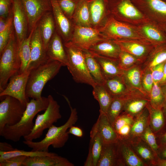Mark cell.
Listing matches in <instances>:
<instances>
[{
  "label": "cell",
  "instance_id": "obj_1",
  "mask_svg": "<svg viewBox=\"0 0 166 166\" xmlns=\"http://www.w3.org/2000/svg\"><path fill=\"white\" fill-rule=\"evenodd\" d=\"M49 104L47 97H42L39 99H32L26 104V108L20 120L12 126H5L0 136L13 142L19 141L22 137L29 135L34 125L33 119L39 112L45 111Z\"/></svg>",
  "mask_w": 166,
  "mask_h": 166
},
{
  "label": "cell",
  "instance_id": "obj_2",
  "mask_svg": "<svg viewBox=\"0 0 166 166\" xmlns=\"http://www.w3.org/2000/svg\"><path fill=\"white\" fill-rule=\"evenodd\" d=\"M70 109V114L67 121L63 125L57 127L53 124L50 127L44 138L38 142L24 140L23 143L32 148V151L49 152V148L51 145L54 148H60L63 147L68 140L69 134L67 130L75 124L78 120L76 109L71 106L68 98L63 96Z\"/></svg>",
  "mask_w": 166,
  "mask_h": 166
},
{
  "label": "cell",
  "instance_id": "obj_3",
  "mask_svg": "<svg viewBox=\"0 0 166 166\" xmlns=\"http://www.w3.org/2000/svg\"><path fill=\"white\" fill-rule=\"evenodd\" d=\"M63 66L59 61L49 58L32 70L28 77L26 89L27 98L36 100L41 99L45 85L57 74Z\"/></svg>",
  "mask_w": 166,
  "mask_h": 166
},
{
  "label": "cell",
  "instance_id": "obj_4",
  "mask_svg": "<svg viewBox=\"0 0 166 166\" xmlns=\"http://www.w3.org/2000/svg\"><path fill=\"white\" fill-rule=\"evenodd\" d=\"M0 92L6 88L9 80L18 73L21 62L19 53V44L15 31L0 54Z\"/></svg>",
  "mask_w": 166,
  "mask_h": 166
},
{
  "label": "cell",
  "instance_id": "obj_5",
  "mask_svg": "<svg viewBox=\"0 0 166 166\" xmlns=\"http://www.w3.org/2000/svg\"><path fill=\"white\" fill-rule=\"evenodd\" d=\"M63 44L68 58L66 66L73 80L94 87L96 82L88 69L83 50L67 42Z\"/></svg>",
  "mask_w": 166,
  "mask_h": 166
},
{
  "label": "cell",
  "instance_id": "obj_6",
  "mask_svg": "<svg viewBox=\"0 0 166 166\" xmlns=\"http://www.w3.org/2000/svg\"><path fill=\"white\" fill-rule=\"evenodd\" d=\"M48 105L44 112L37 115L34 127L31 133L23 138L25 140L33 141L40 138L44 131L49 129L61 118L60 106L51 95L48 96Z\"/></svg>",
  "mask_w": 166,
  "mask_h": 166
},
{
  "label": "cell",
  "instance_id": "obj_7",
  "mask_svg": "<svg viewBox=\"0 0 166 166\" xmlns=\"http://www.w3.org/2000/svg\"><path fill=\"white\" fill-rule=\"evenodd\" d=\"M98 30L108 39L145 40L141 39V35L134 29L117 20L112 16L108 17Z\"/></svg>",
  "mask_w": 166,
  "mask_h": 166
},
{
  "label": "cell",
  "instance_id": "obj_8",
  "mask_svg": "<svg viewBox=\"0 0 166 166\" xmlns=\"http://www.w3.org/2000/svg\"><path fill=\"white\" fill-rule=\"evenodd\" d=\"M2 97L4 98L0 103V132L5 126H12L19 122L26 106L13 97Z\"/></svg>",
  "mask_w": 166,
  "mask_h": 166
},
{
  "label": "cell",
  "instance_id": "obj_9",
  "mask_svg": "<svg viewBox=\"0 0 166 166\" xmlns=\"http://www.w3.org/2000/svg\"><path fill=\"white\" fill-rule=\"evenodd\" d=\"M107 39L98 29L74 25L71 39L67 42L83 50H88L97 42Z\"/></svg>",
  "mask_w": 166,
  "mask_h": 166
},
{
  "label": "cell",
  "instance_id": "obj_10",
  "mask_svg": "<svg viewBox=\"0 0 166 166\" xmlns=\"http://www.w3.org/2000/svg\"><path fill=\"white\" fill-rule=\"evenodd\" d=\"M27 18L29 34L41 18L52 11L51 0H21Z\"/></svg>",
  "mask_w": 166,
  "mask_h": 166
},
{
  "label": "cell",
  "instance_id": "obj_11",
  "mask_svg": "<svg viewBox=\"0 0 166 166\" xmlns=\"http://www.w3.org/2000/svg\"><path fill=\"white\" fill-rule=\"evenodd\" d=\"M30 71L26 70L12 77L4 89L0 92V97L9 96L18 100L26 105L29 102L26 95V89L28 77Z\"/></svg>",
  "mask_w": 166,
  "mask_h": 166
},
{
  "label": "cell",
  "instance_id": "obj_12",
  "mask_svg": "<svg viewBox=\"0 0 166 166\" xmlns=\"http://www.w3.org/2000/svg\"><path fill=\"white\" fill-rule=\"evenodd\" d=\"M30 57L26 70L31 71L47 61L49 58L41 37L38 24L30 41Z\"/></svg>",
  "mask_w": 166,
  "mask_h": 166
},
{
  "label": "cell",
  "instance_id": "obj_13",
  "mask_svg": "<svg viewBox=\"0 0 166 166\" xmlns=\"http://www.w3.org/2000/svg\"><path fill=\"white\" fill-rule=\"evenodd\" d=\"M109 5L110 13L117 20L124 18L139 20L144 17L131 0H109Z\"/></svg>",
  "mask_w": 166,
  "mask_h": 166
},
{
  "label": "cell",
  "instance_id": "obj_14",
  "mask_svg": "<svg viewBox=\"0 0 166 166\" xmlns=\"http://www.w3.org/2000/svg\"><path fill=\"white\" fill-rule=\"evenodd\" d=\"M113 41L119 45L122 50L132 55L142 64L155 46L146 40L124 39Z\"/></svg>",
  "mask_w": 166,
  "mask_h": 166
},
{
  "label": "cell",
  "instance_id": "obj_15",
  "mask_svg": "<svg viewBox=\"0 0 166 166\" xmlns=\"http://www.w3.org/2000/svg\"><path fill=\"white\" fill-rule=\"evenodd\" d=\"M12 2L13 24L19 44L29 34L28 21L21 0H12Z\"/></svg>",
  "mask_w": 166,
  "mask_h": 166
},
{
  "label": "cell",
  "instance_id": "obj_16",
  "mask_svg": "<svg viewBox=\"0 0 166 166\" xmlns=\"http://www.w3.org/2000/svg\"><path fill=\"white\" fill-rule=\"evenodd\" d=\"M52 11L57 31L64 43L70 41L73 33L74 25L60 8L57 0H51Z\"/></svg>",
  "mask_w": 166,
  "mask_h": 166
},
{
  "label": "cell",
  "instance_id": "obj_17",
  "mask_svg": "<svg viewBox=\"0 0 166 166\" xmlns=\"http://www.w3.org/2000/svg\"><path fill=\"white\" fill-rule=\"evenodd\" d=\"M140 11L153 13L155 22L166 25V2L163 0H131Z\"/></svg>",
  "mask_w": 166,
  "mask_h": 166
},
{
  "label": "cell",
  "instance_id": "obj_18",
  "mask_svg": "<svg viewBox=\"0 0 166 166\" xmlns=\"http://www.w3.org/2000/svg\"><path fill=\"white\" fill-rule=\"evenodd\" d=\"M89 9L91 27L98 29L110 13L109 0H89Z\"/></svg>",
  "mask_w": 166,
  "mask_h": 166
},
{
  "label": "cell",
  "instance_id": "obj_19",
  "mask_svg": "<svg viewBox=\"0 0 166 166\" xmlns=\"http://www.w3.org/2000/svg\"><path fill=\"white\" fill-rule=\"evenodd\" d=\"M125 97L123 111L135 118L149 103L148 96L136 90Z\"/></svg>",
  "mask_w": 166,
  "mask_h": 166
},
{
  "label": "cell",
  "instance_id": "obj_20",
  "mask_svg": "<svg viewBox=\"0 0 166 166\" xmlns=\"http://www.w3.org/2000/svg\"><path fill=\"white\" fill-rule=\"evenodd\" d=\"M124 166L121 157L119 140L104 144L97 166Z\"/></svg>",
  "mask_w": 166,
  "mask_h": 166
},
{
  "label": "cell",
  "instance_id": "obj_21",
  "mask_svg": "<svg viewBox=\"0 0 166 166\" xmlns=\"http://www.w3.org/2000/svg\"><path fill=\"white\" fill-rule=\"evenodd\" d=\"M126 141L146 166H155L158 158L156 154L140 137L131 138Z\"/></svg>",
  "mask_w": 166,
  "mask_h": 166
},
{
  "label": "cell",
  "instance_id": "obj_22",
  "mask_svg": "<svg viewBox=\"0 0 166 166\" xmlns=\"http://www.w3.org/2000/svg\"><path fill=\"white\" fill-rule=\"evenodd\" d=\"M89 153L85 166H97L104 145L102 139L93 125L90 132Z\"/></svg>",
  "mask_w": 166,
  "mask_h": 166
},
{
  "label": "cell",
  "instance_id": "obj_23",
  "mask_svg": "<svg viewBox=\"0 0 166 166\" xmlns=\"http://www.w3.org/2000/svg\"><path fill=\"white\" fill-rule=\"evenodd\" d=\"M62 40L56 30L48 45L47 53L49 59L59 61L64 66H66L67 56Z\"/></svg>",
  "mask_w": 166,
  "mask_h": 166
},
{
  "label": "cell",
  "instance_id": "obj_24",
  "mask_svg": "<svg viewBox=\"0 0 166 166\" xmlns=\"http://www.w3.org/2000/svg\"><path fill=\"white\" fill-rule=\"evenodd\" d=\"M66 158L56 154L27 157L22 166H74Z\"/></svg>",
  "mask_w": 166,
  "mask_h": 166
},
{
  "label": "cell",
  "instance_id": "obj_25",
  "mask_svg": "<svg viewBox=\"0 0 166 166\" xmlns=\"http://www.w3.org/2000/svg\"><path fill=\"white\" fill-rule=\"evenodd\" d=\"M94 125L101 137L104 144L117 142L119 140L114 128L106 114L100 113Z\"/></svg>",
  "mask_w": 166,
  "mask_h": 166
},
{
  "label": "cell",
  "instance_id": "obj_26",
  "mask_svg": "<svg viewBox=\"0 0 166 166\" xmlns=\"http://www.w3.org/2000/svg\"><path fill=\"white\" fill-rule=\"evenodd\" d=\"M103 85L113 98L126 97L136 90L131 89L122 75L105 79Z\"/></svg>",
  "mask_w": 166,
  "mask_h": 166
},
{
  "label": "cell",
  "instance_id": "obj_27",
  "mask_svg": "<svg viewBox=\"0 0 166 166\" xmlns=\"http://www.w3.org/2000/svg\"><path fill=\"white\" fill-rule=\"evenodd\" d=\"M88 50L102 56L118 60L121 50L119 45L113 40L107 39L97 42Z\"/></svg>",
  "mask_w": 166,
  "mask_h": 166
},
{
  "label": "cell",
  "instance_id": "obj_28",
  "mask_svg": "<svg viewBox=\"0 0 166 166\" xmlns=\"http://www.w3.org/2000/svg\"><path fill=\"white\" fill-rule=\"evenodd\" d=\"M90 52L99 63L105 79L122 75L123 70L120 67L118 60Z\"/></svg>",
  "mask_w": 166,
  "mask_h": 166
},
{
  "label": "cell",
  "instance_id": "obj_29",
  "mask_svg": "<svg viewBox=\"0 0 166 166\" xmlns=\"http://www.w3.org/2000/svg\"><path fill=\"white\" fill-rule=\"evenodd\" d=\"M38 26L44 47L46 50L56 30L52 11L49 12L44 14L39 20Z\"/></svg>",
  "mask_w": 166,
  "mask_h": 166
},
{
  "label": "cell",
  "instance_id": "obj_30",
  "mask_svg": "<svg viewBox=\"0 0 166 166\" xmlns=\"http://www.w3.org/2000/svg\"><path fill=\"white\" fill-rule=\"evenodd\" d=\"M134 118L123 113L117 118L113 126L117 135L118 140L126 141L129 138Z\"/></svg>",
  "mask_w": 166,
  "mask_h": 166
},
{
  "label": "cell",
  "instance_id": "obj_31",
  "mask_svg": "<svg viewBox=\"0 0 166 166\" xmlns=\"http://www.w3.org/2000/svg\"><path fill=\"white\" fill-rule=\"evenodd\" d=\"M142 72L141 64L137 65L128 69L123 70L122 76L131 89L138 90L147 95L141 85Z\"/></svg>",
  "mask_w": 166,
  "mask_h": 166
},
{
  "label": "cell",
  "instance_id": "obj_32",
  "mask_svg": "<svg viewBox=\"0 0 166 166\" xmlns=\"http://www.w3.org/2000/svg\"><path fill=\"white\" fill-rule=\"evenodd\" d=\"M89 1H78L72 19L74 25L91 27L89 9Z\"/></svg>",
  "mask_w": 166,
  "mask_h": 166
},
{
  "label": "cell",
  "instance_id": "obj_33",
  "mask_svg": "<svg viewBox=\"0 0 166 166\" xmlns=\"http://www.w3.org/2000/svg\"><path fill=\"white\" fill-rule=\"evenodd\" d=\"M141 30L148 38L147 40L154 46L166 43V35L157 23L145 24L141 27Z\"/></svg>",
  "mask_w": 166,
  "mask_h": 166
},
{
  "label": "cell",
  "instance_id": "obj_34",
  "mask_svg": "<svg viewBox=\"0 0 166 166\" xmlns=\"http://www.w3.org/2000/svg\"><path fill=\"white\" fill-rule=\"evenodd\" d=\"M166 61V43L156 45L141 64L142 68L151 69Z\"/></svg>",
  "mask_w": 166,
  "mask_h": 166
},
{
  "label": "cell",
  "instance_id": "obj_35",
  "mask_svg": "<svg viewBox=\"0 0 166 166\" xmlns=\"http://www.w3.org/2000/svg\"><path fill=\"white\" fill-rule=\"evenodd\" d=\"M93 94L98 102L100 113L106 114L113 97L106 89L103 84L96 83L93 87Z\"/></svg>",
  "mask_w": 166,
  "mask_h": 166
},
{
  "label": "cell",
  "instance_id": "obj_36",
  "mask_svg": "<svg viewBox=\"0 0 166 166\" xmlns=\"http://www.w3.org/2000/svg\"><path fill=\"white\" fill-rule=\"evenodd\" d=\"M119 141L121 155L124 166H146L127 142L120 140Z\"/></svg>",
  "mask_w": 166,
  "mask_h": 166
},
{
  "label": "cell",
  "instance_id": "obj_37",
  "mask_svg": "<svg viewBox=\"0 0 166 166\" xmlns=\"http://www.w3.org/2000/svg\"><path fill=\"white\" fill-rule=\"evenodd\" d=\"M149 112L146 106L142 111L134 118L130 136L127 140L134 137L140 136L149 125Z\"/></svg>",
  "mask_w": 166,
  "mask_h": 166
},
{
  "label": "cell",
  "instance_id": "obj_38",
  "mask_svg": "<svg viewBox=\"0 0 166 166\" xmlns=\"http://www.w3.org/2000/svg\"><path fill=\"white\" fill-rule=\"evenodd\" d=\"M147 107L149 114V126L156 135L166 126L164 117L161 109L152 107L149 103Z\"/></svg>",
  "mask_w": 166,
  "mask_h": 166
},
{
  "label": "cell",
  "instance_id": "obj_39",
  "mask_svg": "<svg viewBox=\"0 0 166 166\" xmlns=\"http://www.w3.org/2000/svg\"><path fill=\"white\" fill-rule=\"evenodd\" d=\"M88 69L91 76L97 83L103 84L105 79L100 65L89 50H83Z\"/></svg>",
  "mask_w": 166,
  "mask_h": 166
},
{
  "label": "cell",
  "instance_id": "obj_40",
  "mask_svg": "<svg viewBox=\"0 0 166 166\" xmlns=\"http://www.w3.org/2000/svg\"><path fill=\"white\" fill-rule=\"evenodd\" d=\"M35 28L32 30L28 36L19 44V53L21 62L20 70L18 73L26 71L30 57V41Z\"/></svg>",
  "mask_w": 166,
  "mask_h": 166
},
{
  "label": "cell",
  "instance_id": "obj_41",
  "mask_svg": "<svg viewBox=\"0 0 166 166\" xmlns=\"http://www.w3.org/2000/svg\"><path fill=\"white\" fill-rule=\"evenodd\" d=\"M54 152L44 151H27L23 150L14 148L8 152L0 151V162L11 157L18 156H25L27 157L37 156H51L56 154Z\"/></svg>",
  "mask_w": 166,
  "mask_h": 166
},
{
  "label": "cell",
  "instance_id": "obj_42",
  "mask_svg": "<svg viewBox=\"0 0 166 166\" xmlns=\"http://www.w3.org/2000/svg\"><path fill=\"white\" fill-rule=\"evenodd\" d=\"M125 100L124 97H113L109 106L106 115L113 126L123 111Z\"/></svg>",
  "mask_w": 166,
  "mask_h": 166
},
{
  "label": "cell",
  "instance_id": "obj_43",
  "mask_svg": "<svg viewBox=\"0 0 166 166\" xmlns=\"http://www.w3.org/2000/svg\"><path fill=\"white\" fill-rule=\"evenodd\" d=\"M149 98V104L152 107L161 109L166 98L163 94L159 84L154 83Z\"/></svg>",
  "mask_w": 166,
  "mask_h": 166
},
{
  "label": "cell",
  "instance_id": "obj_44",
  "mask_svg": "<svg viewBox=\"0 0 166 166\" xmlns=\"http://www.w3.org/2000/svg\"><path fill=\"white\" fill-rule=\"evenodd\" d=\"M118 60L120 67L123 70L128 69L136 65L142 64L136 57L122 50L119 54Z\"/></svg>",
  "mask_w": 166,
  "mask_h": 166
},
{
  "label": "cell",
  "instance_id": "obj_45",
  "mask_svg": "<svg viewBox=\"0 0 166 166\" xmlns=\"http://www.w3.org/2000/svg\"><path fill=\"white\" fill-rule=\"evenodd\" d=\"M61 9L69 19L71 20L77 3V0H57Z\"/></svg>",
  "mask_w": 166,
  "mask_h": 166
},
{
  "label": "cell",
  "instance_id": "obj_46",
  "mask_svg": "<svg viewBox=\"0 0 166 166\" xmlns=\"http://www.w3.org/2000/svg\"><path fill=\"white\" fill-rule=\"evenodd\" d=\"M142 69V86L145 93L149 97L154 83L151 71L149 68H145Z\"/></svg>",
  "mask_w": 166,
  "mask_h": 166
},
{
  "label": "cell",
  "instance_id": "obj_47",
  "mask_svg": "<svg viewBox=\"0 0 166 166\" xmlns=\"http://www.w3.org/2000/svg\"><path fill=\"white\" fill-rule=\"evenodd\" d=\"M156 154L159 147L156 134L153 132L149 125L140 136Z\"/></svg>",
  "mask_w": 166,
  "mask_h": 166
},
{
  "label": "cell",
  "instance_id": "obj_48",
  "mask_svg": "<svg viewBox=\"0 0 166 166\" xmlns=\"http://www.w3.org/2000/svg\"><path fill=\"white\" fill-rule=\"evenodd\" d=\"M14 31L13 23L6 29L0 33V54L8 44Z\"/></svg>",
  "mask_w": 166,
  "mask_h": 166
},
{
  "label": "cell",
  "instance_id": "obj_49",
  "mask_svg": "<svg viewBox=\"0 0 166 166\" xmlns=\"http://www.w3.org/2000/svg\"><path fill=\"white\" fill-rule=\"evenodd\" d=\"M12 15V0H0V18H6Z\"/></svg>",
  "mask_w": 166,
  "mask_h": 166
},
{
  "label": "cell",
  "instance_id": "obj_50",
  "mask_svg": "<svg viewBox=\"0 0 166 166\" xmlns=\"http://www.w3.org/2000/svg\"><path fill=\"white\" fill-rule=\"evenodd\" d=\"M164 62L153 67L150 69L154 83L159 84L164 76Z\"/></svg>",
  "mask_w": 166,
  "mask_h": 166
},
{
  "label": "cell",
  "instance_id": "obj_51",
  "mask_svg": "<svg viewBox=\"0 0 166 166\" xmlns=\"http://www.w3.org/2000/svg\"><path fill=\"white\" fill-rule=\"evenodd\" d=\"M27 157L18 156L11 157L0 162V166H22Z\"/></svg>",
  "mask_w": 166,
  "mask_h": 166
},
{
  "label": "cell",
  "instance_id": "obj_52",
  "mask_svg": "<svg viewBox=\"0 0 166 166\" xmlns=\"http://www.w3.org/2000/svg\"><path fill=\"white\" fill-rule=\"evenodd\" d=\"M13 23V15L6 18H0V33L6 29Z\"/></svg>",
  "mask_w": 166,
  "mask_h": 166
},
{
  "label": "cell",
  "instance_id": "obj_53",
  "mask_svg": "<svg viewBox=\"0 0 166 166\" xmlns=\"http://www.w3.org/2000/svg\"><path fill=\"white\" fill-rule=\"evenodd\" d=\"M156 135L159 146L166 144V126Z\"/></svg>",
  "mask_w": 166,
  "mask_h": 166
},
{
  "label": "cell",
  "instance_id": "obj_54",
  "mask_svg": "<svg viewBox=\"0 0 166 166\" xmlns=\"http://www.w3.org/2000/svg\"><path fill=\"white\" fill-rule=\"evenodd\" d=\"M68 133L72 134L78 137H81L83 136V132L82 129L78 127L73 126V125L70 127Z\"/></svg>",
  "mask_w": 166,
  "mask_h": 166
},
{
  "label": "cell",
  "instance_id": "obj_55",
  "mask_svg": "<svg viewBox=\"0 0 166 166\" xmlns=\"http://www.w3.org/2000/svg\"><path fill=\"white\" fill-rule=\"evenodd\" d=\"M156 154L158 158L166 160V144L159 145Z\"/></svg>",
  "mask_w": 166,
  "mask_h": 166
},
{
  "label": "cell",
  "instance_id": "obj_56",
  "mask_svg": "<svg viewBox=\"0 0 166 166\" xmlns=\"http://www.w3.org/2000/svg\"><path fill=\"white\" fill-rule=\"evenodd\" d=\"M14 149V148L11 145L6 142H0V151L8 152Z\"/></svg>",
  "mask_w": 166,
  "mask_h": 166
},
{
  "label": "cell",
  "instance_id": "obj_57",
  "mask_svg": "<svg viewBox=\"0 0 166 166\" xmlns=\"http://www.w3.org/2000/svg\"><path fill=\"white\" fill-rule=\"evenodd\" d=\"M155 166H166V160H163L158 158Z\"/></svg>",
  "mask_w": 166,
  "mask_h": 166
},
{
  "label": "cell",
  "instance_id": "obj_58",
  "mask_svg": "<svg viewBox=\"0 0 166 166\" xmlns=\"http://www.w3.org/2000/svg\"><path fill=\"white\" fill-rule=\"evenodd\" d=\"M166 82V61L164 62V76L163 78L159 84L160 85Z\"/></svg>",
  "mask_w": 166,
  "mask_h": 166
},
{
  "label": "cell",
  "instance_id": "obj_59",
  "mask_svg": "<svg viewBox=\"0 0 166 166\" xmlns=\"http://www.w3.org/2000/svg\"><path fill=\"white\" fill-rule=\"evenodd\" d=\"M161 90L166 98V82L164 84L160 85Z\"/></svg>",
  "mask_w": 166,
  "mask_h": 166
},
{
  "label": "cell",
  "instance_id": "obj_60",
  "mask_svg": "<svg viewBox=\"0 0 166 166\" xmlns=\"http://www.w3.org/2000/svg\"><path fill=\"white\" fill-rule=\"evenodd\" d=\"M161 110L165 118L166 126V100L163 107L161 109Z\"/></svg>",
  "mask_w": 166,
  "mask_h": 166
},
{
  "label": "cell",
  "instance_id": "obj_61",
  "mask_svg": "<svg viewBox=\"0 0 166 166\" xmlns=\"http://www.w3.org/2000/svg\"><path fill=\"white\" fill-rule=\"evenodd\" d=\"M160 26L166 35V25H161Z\"/></svg>",
  "mask_w": 166,
  "mask_h": 166
},
{
  "label": "cell",
  "instance_id": "obj_62",
  "mask_svg": "<svg viewBox=\"0 0 166 166\" xmlns=\"http://www.w3.org/2000/svg\"><path fill=\"white\" fill-rule=\"evenodd\" d=\"M163 0L166 2V0Z\"/></svg>",
  "mask_w": 166,
  "mask_h": 166
},
{
  "label": "cell",
  "instance_id": "obj_63",
  "mask_svg": "<svg viewBox=\"0 0 166 166\" xmlns=\"http://www.w3.org/2000/svg\"></svg>",
  "mask_w": 166,
  "mask_h": 166
}]
</instances>
